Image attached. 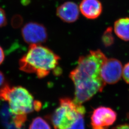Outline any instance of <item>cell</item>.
Segmentation results:
<instances>
[{
  "label": "cell",
  "mask_w": 129,
  "mask_h": 129,
  "mask_svg": "<svg viewBox=\"0 0 129 129\" xmlns=\"http://www.w3.org/2000/svg\"><path fill=\"white\" fill-rule=\"evenodd\" d=\"M107 58L101 50H92L79 57L77 67L69 74L75 86L74 102L82 104L99 92L106 84L101 75L102 66Z\"/></svg>",
  "instance_id": "1"
},
{
  "label": "cell",
  "mask_w": 129,
  "mask_h": 129,
  "mask_svg": "<svg viewBox=\"0 0 129 129\" xmlns=\"http://www.w3.org/2000/svg\"><path fill=\"white\" fill-rule=\"evenodd\" d=\"M23 40L30 45H41L46 41L48 34L46 27L41 23L29 22L21 30Z\"/></svg>",
  "instance_id": "5"
},
{
  "label": "cell",
  "mask_w": 129,
  "mask_h": 129,
  "mask_svg": "<svg viewBox=\"0 0 129 129\" xmlns=\"http://www.w3.org/2000/svg\"><path fill=\"white\" fill-rule=\"evenodd\" d=\"M7 24L6 15L5 11L0 7V28L4 27Z\"/></svg>",
  "instance_id": "15"
},
{
  "label": "cell",
  "mask_w": 129,
  "mask_h": 129,
  "mask_svg": "<svg viewBox=\"0 0 129 129\" xmlns=\"http://www.w3.org/2000/svg\"><path fill=\"white\" fill-rule=\"evenodd\" d=\"M117 115L112 109L101 106L95 109L91 116V125L92 129H108L113 124Z\"/></svg>",
  "instance_id": "6"
},
{
  "label": "cell",
  "mask_w": 129,
  "mask_h": 129,
  "mask_svg": "<svg viewBox=\"0 0 129 129\" xmlns=\"http://www.w3.org/2000/svg\"><path fill=\"white\" fill-rule=\"evenodd\" d=\"M122 77L125 81L129 84V62L125 64L123 68Z\"/></svg>",
  "instance_id": "14"
},
{
  "label": "cell",
  "mask_w": 129,
  "mask_h": 129,
  "mask_svg": "<svg viewBox=\"0 0 129 129\" xmlns=\"http://www.w3.org/2000/svg\"><path fill=\"white\" fill-rule=\"evenodd\" d=\"M112 129H129V124H124L119 125L116 127H113Z\"/></svg>",
  "instance_id": "17"
},
{
  "label": "cell",
  "mask_w": 129,
  "mask_h": 129,
  "mask_svg": "<svg viewBox=\"0 0 129 129\" xmlns=\"http://www.w3.org/2000/svg\"><path fill=\"white\" fill-rule=\"evenodd\" d=\"M122 65L120 61L115 58L108 59L102 66L101 75L105 84H115L121 78Z\"/></svg>",
  "instance_id": "7"
},
{
  "label": "cell",
  "mask_w": 129,
  "mask_h": 129,
  "mask_svg": "<svg viewBox=\"0 0 129 129\" xmlns=\"http://www.w3.org/2000/svg\"><path fill=\"white\" fill-rule=\"evenodd\" d=\"M85 114L80 113L74 124L67 129H85L84 116Z\"/></svg>",
  "instance_id": "13"
},
{
  "label": "cell",
  "mask_w": 129,
  "mask_h": 129,
  "mask_svg": "<svg viewBox=\"0 0 129 129\" xmlns=\"http://www.w3.org/2000/svg\"><path fill=\"white\" fill-rule=\"evenodd\" d=\"M79 10L86 18L95 19L102 14V6L99 0H82L79 5Z\"/></svg>",
  "instance_id": "9"
},
{
  "label": "cell",
  "mask_w": 129,
  "mask_h": 129,
  "mask_svg": "<svg viewBox=\"0 0 129 129\" xmlns=\"http://www.w3.org/2000/svg\"><path fill=\"white\" fill-rule=\"evenodd\" d=\"M60 59V57L49 48L41 45H31L19 60V69L43 78L56 69Z\"/></svg>",
  "instance_id": "2"
},
{
  "label": "cell",
  "mask_w": 129,
  "mask_h": 129,
  "mask_svg": "<svg viewBox=\"0 0 129 129\" xmlns=\"http://www.w3.org/2000/svg\"><path fill=\"white\" fill-rule=\"evenodd\" d=\"M127 116H128V118H129V113H128V115H127Z\"/></svg>",
  "instance_id": "19"
},
{
  "label": "cell",
  "mask_w": 129,
  "mask_h": 129,
  "mask_svg": "<svg viewBox=\"0 0 129 129\" xmlns=\"http://www.w3.org/2000/svg\"><path fill=\"white\" fill-rule=\"evenodd\" d=\"M82 104H78L69 98L59 99V105L48 117L55 129H67L76 121L80 113L85 114Z\"/></svg>",
  "instance_id": "4"
},
{
  "label": "cell",
  "mask_w": 129,
  "mask_h": 129,
  "mask_svg": "<svg viewBox=\"0 0 129 129\" xmlns=\"http://www.w3.org/2000/svg\"><path fill=\"white\" fill-rule=\"evenodd\" d=\"M5 75L2 72L0 71V87H3L5 84Z\"/></svg>",
  "instance_id": "16"
},
{
  "label": "cell",
  "mask_w": 129,
  "mask_h": 129,
  "mask_svg": "<svg viewBox=\"0 0 129 129\" xmlns=\"http://www.w3.org/2000/svg\"><path fill=\"white\" fill-rule=\"evenodd\" d=\"M0 100L8 103L14 116H27L41 109V102L35 100L32 94L22 86L11 87L6 83L0 89Z\"/></svg>",
  "instance_id": "3"
},
{
  "label": "cell",
  "mask_w": 129,
  "mask_h": 129,
  "mask_svg": "<svg viewBox=\"0 0 129 129\" xmlns=\"http://www.w3.org/2000/svg\"><path fill=\"white\" fill-rule=\"evenodd\" d=\"M29 129H51V128L46 120L37 117L32 120Z\"/></svg>",
  "instance_id": "11"
},
{
  "label": "cell",
  "mask_w": 129,
  "mask_h": 129,
  "mask_svg": "<svg viewBox=\"0 0 129 129\" xmlns=\"http://www.w3.org/2000/svg\"><path fill=\"white\" fill-rule=\"evenodd\" d=\"M5 55L4 51L2 47L0 46V65L2 64L5 60Z\"/></svg>",
  "instance_id": "18"
},
{
  "label": "cell",
  "mask_w": 129,
  "mask_h": 129,
  "mask_svg": "<svg viewBox=\"0 0 129 129\" xmlns=\"http://www.w3.org/2000/svg\"><path fill=\"white\" fill-rule=\"evenodd\" d=\"M56 15L66 23H74L79 17V8L74 2H67L57 8Z\"/></svg>",
  "instance_id": "8"
},
{
  "label": "cell",
  "mask_w": 129,
  "mask_h": 129,
  "mask_svg": "<svg viewBox=\"0 0 129 129\" xmlns=\"http://www.w3.org/2000/svg\"><path fill=\"white\" fill-rule=\"evenodd\" d=\"M116 35L125 41H129V18L124 17L117 20L114 24Z\"/></svg>",
  "instance_id": "10"
},
{
  "label": "cell",
  "mask_w": 129,
  "mask_h": 129,
  "mask_svg": "<svg viewBox=\"0 0 129 129\" xmlns=\"http://www.w3.org/2000/svg\"><path fill=\"white\" fill-rule=\"evenodd\" d=\"M102 42L106 47L112 45L114 42V37L112 34V28L109 27L106 29L102 37Z\"/></svg>",
  "instance_id": "12"
}]
</instances>
